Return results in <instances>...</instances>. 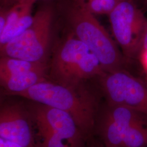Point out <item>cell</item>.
<instances>
[{"mask_svg": "<svg viewBox=\"0 0 147 147\" xmlns=\"http://www.w3.org/2000/svg\"><path fill=\"white\" fill-rule=\"evenodd\" d=\"M15 96L68 113L76 121L86 140L94 134L100 110V98L85 84L70 86L48 79Z\"/></svg>", "mask_w": 147, "mask_h": 147, "instance_id": "obj_1", "label": "cell"}, {"mask_svg": "<svg viewBox=\"0 0 147 147\" xmlns=\"http://www.w3.org/2000/svg\"><path fill=\"white\" fill-rule=\"evenodd\" d=\"M61 11L70 33L88 47L105 72L128 69L130 63L93 14L74 0L64 2Z\"/></svg>", "mask_w": 147, "mask_h": 147, "instance_id": "obj_2", "label": "cell"}, {"mask_svg": "<svg viewBox=\"0 0 147 147\" xmlns=\"http://www.w3.org/2000/svg\"><path fill=\"white\" fill-rule=\"evenodd\" d=\"M104 72L88 47L70 33L53 50L48 76L59 84L76 86Z\"/></svg>", "mask_w": 147, "mask_h": 147, "instance_id": "obj_3", "label": "cell"}, {"mask_svg": "<svg viewBox=\"0 0 147 147\" xmlns=\"http://www.w3.org/2000/svg\"><path fill=\"white\" fill-rule=\"evenodd\" d=\"M54 16L55 10L51 5L40 7L33 16L31 25L25 31L0 47L1 56L47 62Z\"/></svg>", "mask_w": 147, "mask_h": 147, "instance_id": "obj_4", "label": "cell"}, {"mask_svg": "<svg viewBox=\"0 0 147 147\" xmlns=\"http://www.w3.org/2000/svg\"><path fill=\"white\" fill-rule=\"evenodd\" d=\"M113 37L129 63L137 61L147 30V18L135 0H122L109 15Z\"/></svg>", "mask_w": 147, "mask_h": 147, "instance_id": "obj_5", "label": "cell"}, {"mask_svg": "<svg viewBox=\"0 0 147 147\" xmlns=\"http://www.w3.org/2000/svg\"><path fill=\"white\" fill-rule=\"evenodd\" d=\"M106 102L125 106L147 117V80L126 69L104 72L96 78Z\"/></svg>", "mask_w": 147, "mask_h": 147, "instance_id": "obj_6", "label": "cell"}, {"mask_svg": "<svg viewBox=\"0 0 147 147\" xmlns=\"http://www.w3.org/2000/svg\"><path fill=\"white\" fill-rule=\"evenodd\" d=\"M27 106L37 131L35 136H52L84 144L85 137L68 113L32 101Z\"/></svg>", "mask_w": 147, "mask_h": 147, "instance_id": "obj_7", "label": "cell"}, {"mask_svg": "<svg viewBox=\"0 0 147 147\" xmlns=\"http://www.w3.org/2000/svg\"><path fill=\"white\" fill-rule=\"evenodd\" d=\"M144 117L140 112L125 106L106 102L100 109L96 121L97 132L105 147H121L126 130L141 124Z\"/></svg>", "mask_w": 147, "mask_h": 147, "instance_id": "obj_8", "label": "cell"}, {"mask_svg": "<svg viewBox=\"0 0 147 147\" xmlns=\"http://www.w3.org/2000/svg\"><path fill=\"white\" fill-rule=\"evenodd\" d=\"M0 137L25 147H37L34 127L27 105L18 101L1 103Z\"/></svg>", "mask_w": 147, "mask_h": 147, "instance_id": "obj_9", "label": "cell"}, {"mask_svg": "<svg viewBox=\"0 0 147 147\" xmlns=\"http://www.w3.org/2000/svg\"><path fill=\"white\" fill-rule=\"evenodd\" d=\"M48 79V70H37L0 77V84L5 94L15 96Z\"/></svg>", "mask_w": 147, "mask_h": 147, "instance_id": "obj_10", "label": "cell"}, {"mask_svg": "<svg viewBox=\"0 0 147 147\" xmlns=\"http://www.w3.org/2000/svg\"><path fill=\"white\" fill-rule=\"evenodd\" d=\"M48 68L47 62H32L8 56H1L0 59V77L48 70Z\"/></svg>", "mask_w": 147, "mask_h": 147, "instance_id": "obj_11", "label": "cell"}, {"mask_svg": "<svg viewBox=\"0 0 147 147\" xmlns=\"http://www.w3.org/2000/svg\"><path fill=\"white\" fill-rule=\"evenodd\" d=\"M33 21V16L30 12L19 20L5 27L0 33V47L19 37L30 26Z\"/></svg>", "mask_w": 147, "mask_h": 147, "instance_id": "obj_12", "label": "cell"}, {"mask_svg": "<svg viewBox=\"0 0 147 147\" xmlns=\"http://www.w3.org/2000/svg\"><path fill=\"white\" fill-rule=\"evenodd\" d=\"M147 124L135 125L126 130L121 147H147Z\"/></svg>", "mask_w": 147, "mask_h": 147, "instance_id": "obj_13", "label": "cell"}, {"mask_svg": "<svg viewBox=\"0 0 147 147\" xmlns=\"http://www.w3.org/2000/svg\"><path fill=\"white\" fill-rule=\"evenodd\" d=\"M121 1L122 0H87L84 3L80 4L94 15L106 14L109 16Z\"/></svg>", "mask_w": 147, "mask_h": 147, "instance_id": "obj_14", "label": "cell"}, {"mask_svg": "<svg viewBox=\"0 0 147 147\" xmlns=\"http://www.w3.org/2000/svg\"><path fill=\"white\" fill-rule=\"evenodd\" d=\"M137 61L140 64L143 71L147 77V47L142 49L140 51Z\"/></svg>", "mask_w": 147, "mask_h": 147, "instance_id": "obj_15", "label": "cell"}, {"mask_svg": "<svg viewBox=\"0 0 147 147\" xmlns=\"http://www.w3.org/2000/svg\"><path fill=\"white\" fill-rule=\"evenodd\" d=\"M37 0H1V4L2 7L9 8L12 5L19 3H34Z\"/></svg>", "mask_w": 147, "mask_h": 147, "instance_id": "obj_16", "label": "cell"}, {"mask_svg": "<svg viewBox=\"0 0 147 147\" xmlns=\"http://www.w3.org/2000/svg\"><path fill=\"white\" fill-rule=\"evenodd\" d=\"M0 147H25L21 144L0 137Z\"/></svg>", "mask_w": 147, "mask_h": 147, "instance_id": "obj_17", "label": "cell"}, {"mask_svg": "<svg viewBox=\"0 0 147 147\" xmlns=\"http://www.w3.org/2000/svg\"><path fill=\"white\" fill-rule=\"evenodd\" d=\"M146 47H147V30L146 34H145L144 37V39H143V41L142 47H141V50H142V49L146 48Z\"/></svg>", "mask_w": 147, "mask_h": 147, "instance_id": "obj_18", "label": "cell"}, {"mask_svg": "<svg viewBox=\"0 0 147 147\" xmlns=\"http://www.w3.org/2000/svg\"><path fill=\"white\" fill-rule=\"evenodd\" d=\"M78 2H79L80 3H84V2L87 1V0H74Z\"/></svg>", "mask_w": 147, "mask_h": 147, "instance_id": "obj_19", "label": "cell"}, {"mask_svg": "<svg viewBox=\"0 0 147 147\" xmlns=\"http://www.w3.org/2000/svg\"><path fill=\"white\" fill-rule=\"evenodd\" d=\"M144 6L147 8V0H143Z\"/></svg>", "mask_w": 147, "mask_h": 147, "instance_id": "obj_20", "label": "cell"}]
</instances>
